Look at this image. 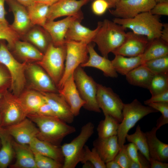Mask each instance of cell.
I'll return each mask as SVG.
<instances>
[{
  "label": "cell",
  "mask_w": 168,
  "mask_h": 168,
  "mask_svg": "<svg viewBox=\"0 0 168 168\" xmlns=\"http://www.w3.org/2000/svg\"><path fill=\"white\" fill-rule=\"evenodd\" d=\"M59 0H34L35 2L42 3L49 6L52 5Z\"/></svg>",
  "instance_id": "11a10c76"
},
{
  "label": "cell",
  "mask_w": 168,
  "mask_h": 168,
  "mask_svg": "<svg viewBox=\"0 0 168 168\" xmlns=\"http://www.w3.org/2000/svg\"><path fill=\"white\" fill-rule=\"evenodd\" d=\"M158 129L153 127L151 130L145 133L150 158L161 161H168V144L159 139L156 133Z\"/></svg>",
  "instance_id": "cb8c5ba5"
},
{
  "label": "cell",
  "mask_w": 168,
  "mask_h": 168,
  "mask_svg": "<svg viewBox=\"0 0 168 168\" xmlns=\"http://www.w3.org/2000/svg\"><path fill=\"white\" fill-rule=\"evenodd\" d=\"M148 42L146 36L129 31L126 33L123 43L112 53L114 55L128 57L140 55L143 53Z\"/></svg>",
  "instance_id": "2e32d148"
},
{
  "label": "cell",
  "mask_w": 168,
  "mask_h": 168,
  "mask_svg": "<svg viewBox=\"0 0 168 168\" xmlns=\"http://www.w3.org/2000/svg\"><path fill=\"white\" fill-rule=\"evenodd\" d=\"M5 1V0H0V26L9 25L5 17L6 14L4 7Z\"/></svg>",
  "instance_id": "f907efd6"
},
{
  "label": "cell",
  "mask_w": 168,
  "mask_h": 168,
  "mask_svg": "<svg viewBox=\"0 0 168 168\" xmlns=\"http://www.w3.org/2000/svg\"><path fill=\"white\" fill-rule=\"evenodd\" d=\"M90 0V1H91V0Z\"/></svg>",
  "instance_id": "6125c7cd"
},
{
  "label": "cell",
  "mask_w": 168,
  "mask_h": 168,
  "mask_svg": "<svg viewBox=\"0 0 168 168\" xmlns=\"http://www.w3.org/2000/svg\"><path fill=\"white\" fill-rule=\"evenodd\" d=\"M35 113L44 116L57 117L50 105L46 101L40 105Z\"/></svg>",
  "instance_id": "681fc988"
},
{
  "label": "cell",
  "mask_w": 168,
  "mask_h": 168,
  "mask_svg": "<svg viewBox=\"0 0 168 168\" xmlns=\"http://www.w3.org/2000/svg\"><path fill=\"white\" fill-rule=\"evenodd\" d=\"M160 16L153 15L150 12L141 13L129 19L115 18L113 21L133 33L146 36L148 41L160 38L163 24Z\"/></svg>",
  "instance_id": "7a4b0ae2"
},
{
  "label": "cell",
  "mask_w": 168,
  "mask_h": 168,
  "mask_svg": "<svg viewBox=\"0 0 168 168\" xmlns=\"http://www.w3.org/2000/svg\"><path fill=\"white\" fill-rule=\"evenodd\" d=\"M158 102H168V90L152 96L149 99L144 101V104L147 105L151 103Z\"/></svg>",
  "instance_id": "c3c4849f"
},
{
  "label": "cell",
  "mask_w": 168,
  "mask_h": 168,
  "mask_svg": "<svg viewBox=\"0 0 168 168\" xmlns=\"http://www.w3.org/2000/svg\"><path fill=\"white\" fill-rule=\"evenodd\" d=\"M93 145L105 163L114 159L120 150L117 135L98 138L93 142Z\"/></svg>",
  "instance_id": "603a6c76"
},
{
  "label": "cell",
  "mask_w": 168,
  "mask_h": 168,
  "mask_svg": "<svg viewBox=\"0 0 168 168\" xmlns=\"http://www.w3.org/2000/svg\"><path fill=\"white\" fill-rule=\"evenodd\" d=\"M27 117L37 126L39 131L38 138L58 146L65 137L76 130L74 127L57 117L36 113L28 115Z\"/></svg>",
  "instance_id": "6da1fadb"
},
{
  "label": "cell",
  "mask_w": 168,
  "mask_h": 168,
  "mask_svg": "<svg viewBox=\"0 0 168 168\" xmlns=\"http://www.w3.org/2000/svg\"><path fill=\"white\" fill-rule=\"evenodd\" d=\"M81 19L74 21L70 24L65 36V40L82 42L88 44L93 41L100 26L101 21L98 22L97 27L91 30L81 24Z\"/></svg>",
  "instance_id": "7402d4cb"
},
{
  "label": "cell",
  "mask_w": 168,
  "mask_h": 168,
  "mask_svg": "<svg viewBox=\"0 0 168 168\" xmlns=\"http://www.w3.org/2000/svg\"><path fill=\"white\" fill-rule=\"evenodd\" d=\"M83 18V16H68L57 21H47L43 28L49 35L53 44L61 46L65 44V36L71 23L76 19Z\"/></svg>",
  "instance_id": "e0dca14e"
},
{
  "label": "cell",
  "mask_w": 168,
  "mask_h": 168,
  "mask_svg": "<svg viewBox=\"0 0 168 168\" xmlns=\"http://www.w3.org/2000/svg\"><path fill=\"white\" fill-rule=\"evenodd\" d=\"M109 8L110 5L106 0H94L91 5L93 12L98 16L103 15Z\"/></svg>",
  "instance_id": "ee69618b"
},
{
  "label": "cell",
  "mask_w": 168,
  "mask_h": 168,
  "mask_svg": "<svg viewBox=\"0 0 168 168\" xmlns=\"http://www.w3.org/2000/svg\"><path fill=\"white\" fill-rule=\"evenodd\" d=\"M120 165L121 168H129L131 160L127 150V144L124 145L120 149L114 159Z\"/></svg>",
  "instance_id": "7bdbcfd3"
},
{
  "label": "cell",
  "mask_w": 168,
  "mask_h": 168,
  "mask_svg": "<svg viewBox=\"0 0 168 168\" xmlns=\"http://www.w3.org/2000/svg\"><path fill=\"white\" fill-rule=\"evenodd\" d=\"M127 150L131 160L138 163L142 168L139 161V152L136 146L133 143L130 142L127 144Z\"/></svg>",
  "instance_id": "7dc6e473"
},
{
  "label": "cell",
  "mask_w": 168,
  "mask_h": 168,
  "mask_svg": "<svg viewBox=\"0 0 168 168\" xmlns=\"http://www.w3.org/2000/svg\"><path fill=\"white\" fill-rule=\"evenodd\" d=\"M27 37L28 40L44 52L52 43L51 38L47 32L39 29L31 30L28 32Z\"/></svg>",
  "instance_id": "d590c367"
},
{
  "label": "cell",
  "mask_w": 168,
  "mask_h": 168,
  "mask_svg": "<svg viewBox=\"0 0 168 168\" xmlns=\"http://www.w3.org/2000/svg\"><path fill=\"white\" fill-rule=\"evenodd\" d=\"M168 55V43L160 38L155 39L149 41L142 55L143 63L147 61Z\"/></svg>",
  "instance_id": "1f68e13d"
},
{
  "label": "cell",
  "mask_w": 168,
  "mask_h": 168,
  "mask_svg": "<svg viewBox=\"0 0 168 168\" xmlns=\"http://www.w3.org/2000/svg\"><path fill=\"white\" fill-rule=\"evenodd\" d=\"M16 160L10 167L12 168H37L33 151L28 145L13 141Z\"/></svg>",
  "instance_id": "484cf974"
},
{
  "label": "cell",
  "mask_w": 168,
  "mask_h": 168,
  "mask_svg": "<svg viewBox=\"0 0 168 168\" xmlns=\"http://www.w3.org/2000/svg\"><path fill=\"white\" fill-rule=\"evenodd\" d=\"M147 105L160 112L162 114L156 121V127L158 129L163 125L168 123V102L151 103Z\"/></svg>",
  "instance_id": "60d3db41"
},
{
  "label": "cell",
  "mask_w": 168,
  "mask_h": 168,
  "mask_svg": "<svg viewBox=\"0 0 168 168\" xmlns=\"http://www.w3.org/2000/svg\"><path fill=\"white\" fill-rule=\"evenodd\" d=\"M95 44L91 43L87 44L89 58L87 61L80 66L82 67H91L102 71L106 77L116 78L117 72L114 68L111 61L108 58L99 55L94 49Z\"/></svg>",
  "instance_id": "44dd1931"
},
{
  "label": "cell",
  "mask_w": 168,
  "mask_h": 168,
  "mask_svg": "<svg viewBox=\"0 0 168 168\" xmlns=\"http://www.w3.org/2000/svg\"><path fill=\"white\" fill-rule=\"evenodd\" d=\"M12 137L5 129L0 127V168H6L12 159L14 149Z\"/></svg>",
  "instance_id": "f1b7e54d"
},
{
  "label": "cell",
  "mask_w": 168,
  "mask_h": 168,
  "mask_svg": "<svg viewBox=\"0 0 168 168\" xmlns=\"http://www.w3.org/2000/svg\"><path fill=\"white\" fill-rule=\"evenodd\" d=\"M149 162L151 168H168V163L150 158Z\"/></svg>",
  "instance_id": "816d5d0a"
},
{
  "label": "cell",
  "mask_w": 168,
  "mask_h": 168,
  "mask_svg": "<svg viewBox=\"0 0 168 168\" xmlns=\"http://www.w3.org/2000/svg\"><path fill=\"white\" fill-rule=\"evenodd\" d=\"M160 38L165 42L168 43V24H163Z\"/></svg>",
  "instance_id": "f5cc1de1"
},
{
  "label": "cell",
  "mask_w": 168,
  "mask_h": 168,
  "mask_svg": "<svg viewBox=\"0 0 168 168\" xmlns=\"http://www.w3.org/2000/svg\"><path fill=\"white\" fill-rule=\"evenodd\" d=\"M66 54L65 44L57 46L51 43L42 59L37 62L49 75L57 87L64 73Z\"/></svg>",
  "instance_id": "52a82bcc"
},
{
  "label": "cell",
  "mask_w": 168,
  "mask_h": 168,
  "mask_svg": "<svg viewBox=\"0 0 168 168\" xmlns=\"http://www.w3.org/2000/svg\"><path fill=\"white\" fill-rule=\"evenodd\" d=\"M156 3L155 0H120L115 9L110 12L116 18H131L141 13L149 12Z\"/></svg>",
  "instance_id": "7c38bea8"
},
{
  "label": "cell",
  "mask_w": 168,
  "mask_h": 168,
  "mask_svg": "<svg viewBox=\"0 0 168 168\" xmlns=\"http://www.w3.org/2000/svg\"><path fill=\"white\" fill-rule=\"evenodd\" d=\"M66 57L64 73L57 87H62L65 81L75 69L88 59L87 44L86 43L71 40L65 41Z\"/></svg>",
  "instance_id": "30bf717a"
},
{
  "label": "cell",
  "mask_w": 168,
  "mask_h": 168,
  "mask_svg": "<svg viewBox=\"0 0 168 168\" xmlns=\"http://www.w3.org/2000/svg\"><path fill=\"white\" fill-rule=\"evenodd\" d=\"M16 54L25 62L40 61L44 54L30 43L19 40L15 43L13 49Z\"/></svg>",
  "instance_id": "f546056e"
},
{
  "label": "cell",
  "mask_w": 168,
  "mask_h": 168,
  "mask_svg": "<svg viewBox=\"0 0 168 168\" xmlns=\"http://www.w3.org/2000/svg\"><path fill=\"white\" fill-rule=\"evenodd\" d=\"M157 112L149 106L143 105L137 99L130 103L124 104L123 119L119 123L117 135L120 149L124 145L128 131L138 121L149 114Z\"/></svg>",
  "instance_id": "277c9868"
},
{
  "label": "cell",
  "mask_w": 168,
  "mask_h": 168,
  "mask_svg": "<svg viewBox=\"0 0 168 168\" xmlns=\"http://www.w3.org/2000/svg\"><path fill=\"white\" fill-rule=\"evenodd\" d=\"M153 15L168 16V2L156 3L149 11Z\"/></svg>",
  "instance_id": "bcb514c9"
},
{
  "label": "cell",
  "mask_w": 168,
  "mask_h": 168,
  "mask_svg": "<svg viewBox=\"0 0 168 168\" xmlns=\"http://www.w3.org/2000/svg\"><path fill=\"white\" fill-rule=\"evenodd\" d=\"M126 139L128 142L134 143L140 152L149 161L150 157L145 133L141 130L139 125L137 126L134 133L127 134Z\"/></svg>",
  "instance_id": "e575fe53"
},
{
  "label": "cell",
  "mask_w": 168,
  "mask_h": 168,
  "mask_svg": "<svg viewBox=\"0 0 168 168\" xmlns=\"http://www.w3.org/2000/svg\"><path fill=\"white\" fill-rule=\"evenodd\" d=\"M26 72L31 85L39 92L58 93V89L51 77L37 63H26Z\"/></svg>",
  "instance_id": "4fadbf2b"
},
{
  "label": "cell",
  "mask_w": 168,
  "mask_h": 168,
  "mask_svg": "<svg viewBox=\"0 0 168 168\" xmlns=\"http://www.w3.org/2000/svg\"><path fill=\"white\" fill-rule=\"evenodd\" d=\"M73 76L80 96L85 102L83 107L89 111L100 112L96 100L97 83L80 66L74 70Z\"/></svg>",
  "instance_id": "ba28073f"
},
{
  "label": "cell",
  "mask_w": 168,
  "mask_h": 168,
  "mask_svg": "<svg viewBox=\"0 0 168 168\" xmlns=\"http://www.w3.org/2000/svg\"><path fill=\"white\" fill-rule=\"evenodd\" d=\"M58 93L65 99L70 106L74 116L79 114L81 108L85 103L82 99L74 82L73 73L65 82Z\"/></svg>",
  "instance_id": "d6986e66"
},
{
  "label": "cell",
  "mask_w": 168,
  "mask_h": 168,
  "mask_svg": "<svg viewBox=\"0 0 168 168\" xmlns=\"http://www.w3.org/2000/svg\"><path fill=\"white\" fill-rule=\"evenodd\" d=\"M126 30L113 21L105 19L100 22L99 28L93 41L97 45L102 56L108 58V54L119 47L124 41Z\"/></svg>",
  "instance_id": "3957f363"
},
{
  "label": "cell",
  "mask_w": 168,
  "mask_h": 168,
  "mask_svg": "<svg viewBox=\"0 0 168 168\" xmlns=\"http://www.w3.org/2000/svg\"><path fill=\"white\" fill-rule=\"evenodd\" d=\"M4 128L17 142L29 145L33 139L38 138L39 130L27 117L21 121Z\"/></svg>",
  "instance_id": "9a60e30c"
},
{
  "label": "cell",
  "mask_w": 168,
  "mask_h": 168,
  "mask_svg": "<svg viewBox=\"0 0 168 168\" xmlns=\"http://www.w3.org/2000/svg\"><path fill=\"white\" fill-rule=\"evenodd\" d=\"M49 7L42 3L35 2L27 7V10L32 25L44 27L47 21Z\"/></svg>",
  "instance_id": "d6a6232c"
},
{
  "label": "cell",
  "mask_w": 168,
  "mask_h": 168,
  "mask_svg": "<svg viewBox=\"0 0 168 168\" xmlns=\"http://www.w3.org/2000/svg\"><path fill=\"white\" fill-rule=\"evenodd\" d=\"M94 125L91 122L84 125L78 135L61 147L64 157L63 168H74L80 162L86 143L94 132Z\"/></svg>",
  "instance_id": "8992f818"
},
{
  "label": "cell",
  "mask_w": 168,
  "mask_h": 168,
  "mask_svg": "<svg viewBox=\"0 0 168 168\" xmlns=\"http://www.w3.org/2000/svg\"><path fill=\"white\" fill-rule=\"evenodd\" d=\"M115 55L111 61L112 65L116 71L122 75H126L143 63L142 55L128 58L120 55Z\"/></svg>",
  "instance_id": "4dcf8cb0"
},
{
  "label": "cell",
  "mask_w": 168,
  "mask_h": 168,
  "mask_svg": "<svg viewBox=\"0 0 168 168\" xmlns=\"http://www.w3.org/2000/svg\"><path fill=\"white\" fill-rule=\"evenodd\" d=\"M20 37V35L10 25L0 26V40H4L7 41V46L9 49H13Z\"/></svg>",
  "instance_id": "ab89813d"
},
{
  "label": "cell",
  "mask_w": 168,
  "mask_h": 168,
  "mask_svg": "<svg viewBox=\"0 0 168 168\" xmlns=\"http://www.w3.org/2000/svg\"><path fill=\"white\" fill-rule=\"evenodd\" d=\"M105 116V119L100 122L97 128L98 138H105L117 135L120 123L110 116Z\"/></svg>",
  "instance_id": "836d02e7"
},
{
  "label": "cell",
  "mask_w": 168,
  "mask_h": 168,
  "mask_svg": "<svg viewBox=\"0 0 168 168\" xmlns=\"http://www.w3.org/2000/svg\"><path fill=\"white\" fill-rule=\"evenodd\" d=\"M6 1L14 16L13 22L10 26L20 36L24 35L32 25L26 7L15 0Z\"/></svg>",
  "instance_id": "ffe728a7"
},
{
  "label": "cell",
  "mask_w": 168,
  "mask_h": 168,
  "mask_svg": "<svg viewBox=\"0 0 168 168\" xmlns=\"http://www.w3.org/2000/svg\"><path fill=\"white\" fill-rule=\"evenodd\" d=\"M0 63L8 70L11 77L10 89L18 96L23 91L26 82L25 72L26 63L18 61L3 41H0Z\"/></svg>",
  "instance_id": "5b68a950"
},
{
  "label": "cell",
  "mask_w": 168,
  "mask_h": 168,
  "mask_svg": "<svg viewBox=\"0 0 168 168\" xmlns=\"http://www.w3.org/2000/svg\"><path fill=\"white\" fill-rule=\"evenodd\" d=\"M89 0H59L49 7L47 21L63 16H83L81 8Z\"/></svg>",
  "instance_id": "5bb4252c"
},
{
  "label": "cell",
  "mask_w": 168,
  "mask_h": 168,
  "mask_svg": "<svg viewBox=\"0 0 168 168\" xmlns=\"http://www.w3.org/2000/svg\"><path fill=\"white\" fill-rule=\"evenodd\" d=\"M33 153L37 168H63V164L53 159L35 152Z\"/></svg>",
  "instance_id": "b9f144b4"
},
{
  "label": "cell",
  "mask_w": 168,
  "mask_h": 168,
  "mask_svg": "<svg viewBox=\"0 0 168 168\" xmlns=\"http://www.w3.org/2000/svg\"><path fill=\"white\" fill-rule=\"evenodd\" d=\"M109 3L110 8H114L116 4L120 0H106Z\"/></svg>",
  "instance_id": "6f0895ef"
},
{
  "label": "cell",
  "mask_w": 168,
  "mask_h": 168,
  "mask_svg": "<svg viewBox=\"0 0 168 168\" xmlns=\"http://www.w3.org/2000/svg\"><path fill=\"white\" fill-rule=\"evenodd\" d=\"M154 75L147 67L142 64L125 76L127 80L130 84L148 89Z\"/></svg>",
  "instance_id": "83f0119b"
},
{
  "label": "cell",
  "mask_w": 168,
  "mask_h": 168,
  "mask_svg": "<svg viewBox=\"0 0 168 168\" xmlns=\"http://www.w3.org/2000/svg\"><path fill=\"white\" fill-rule=\"evenodd\" d=\"M18 97L27 116L36 113L40 105L46 101L41 92L33 90L23 91Z\"/></svg>",
  "instance_id": "4316f807"
},
{
  "label": "cell",
  "mask_w": 168,
  "mask_h": 168,
  "mask_svg": "<svg viewBox=\"0 0 168 168\" xmlns=\"http://www.w3.org/2000/svg\"><path fill=\"white\" fill-rule=\"evenodd\" d=\"M142 64L147 67L154 74L168 75V55L147 61Z\"/></svg>",
  "instance_id": "8d00e7d4"
},
{
  "label": "cell",
  "mask_w": 168,
  "mask_h": 168,
  "mask_svg": "<svg viewBox=\"0 0 168 168\" xmlns=\"http://www.w3.org/2000/svg\"><path fill=\"white\" fill-rule=\"evenodd\" d=\"M41 92L57 117L68 124L73 121L75 116L70 106L61 95L56 92Z\"/></svg>",
  "instance_id": "ac0fdd59"
},
{
  "label": "cell",
  "mask_w": 168,
  "mask_h": 168,
  "mask_svg": "<svg viewBox=\"0 0 168 168\" xmlns=\"http://www.w3.org/2000/svg\"><path fill=\"white\" fill-rule=\"evenodd\" d=\"M86 161L91 162L94 168H106L105 163L101 158L95 147L90 150L85 145L80 162L83 164Z\"/></svg>",
  "instance_id": "f35d334b"
},
{
  "label": "cell",
  "mask_w": 168,
  "mask_h": 168,
  "mask_svg": "<svg viewBox=\"0 0 168 168\" xmlns=\"http://www.w3.org/2000/svg\"><path fill=\"white\" fill-rule=\"evenodd\" d=\"M6 89H7V88L5 87V88H3L0 89V99L3 92ZM1 118H0V127H1Z\"/></svg>",
  "instance_id": "91938a15"
},
{
  "label": "cell",
  "mask_w": 168,
  "mask_h": 168,
  "mask_svg": "<svg viewBox=\"0 0 168 168\" xmlns=\"http://www.w3.org/2000/svg\"><path fill=\"white\" fill-rule=\"evenodd\" d=\"M156 3L161 2H168V0H155Z\"/></svg>",
  "instance_id": "94428289"
},
{
  "label": "cell",
  "mask_w": 168,
  "mask_h": 168,
  "mask_svg": "<svg viewBox=\"0 0 168 168\" xmlns=\"http://www.w3.org/2000/svg\"><path fill=\"white\" fill-rule=\"evenodd\" d=\"M148 89L152 96L164 92L168 90V75L154 74Z\"/></svg>",
  "instance_id": "74e56055"
},
{
  "label": "cell",
  "mask_w": 168,
  "mask_h": 168,
  "mask_svg": "<svg viewBox=\"0 0 168 168\" xmlns=\"http://www.w3.org/2000/svg\"><path fill=\"white\" fill-rule=\"evenodd\" d=\"M29 145L33 152L50 157L63 165L64 157L61 147L37 137L34 138Z\"/></svg>",
  "instance_id": "d4e9b609"
},
{
  "label": "cell",
  "mask_w": 168,
  "mask_h": 168,
  "mask_svg": "<svg viewBox=\"0 0 168 168\" xmlns=\"http://www.w3.org/2000/svg\"><path fill=\"white\" fill-rule=\"evenodd\" d=\"M82 167L83 168H94L93 165L89 161H86L83 163Z\"/></svg>",
  "instance_id": "680465c9"
},
{
  "label": "cell",
  "mask_w": 168,
  "mask_h": 168,
  "mask_svg": "<svg viewBox=\"0 0 168 168\" xmlns=\"http://www.w3.org/2000/svg\"><path fill=\"white\" fill-rule=\"evenodd\" d=\"M1 127L6 128L27 117L18 97L6 89L0 99Z\"/></svg>",
  "instance_id": "9c48e42d"
},
{
  "label": "cell",
  "mask_w": 168,
  "mask_h": 168,
  "mask_svg": "<svg viewBox=\"0 0 168 168\" xmlns=\"http://www.w3.org/2000/svg\"><path fill=\"white\" fill-rule=\"evenodd\" d=\"M106 168H121L120 165L113 159L105 163Z\"/></svg>",
  "instance_id": "db71d44e"
},
{
  "label": "cell",
  "mask_w": 168,
  "mask_h": 168,
  "mask_svg": "<svg viewBox=\"0 0 168 168\" xmlns=\"http://www.w3.org/2000/svg\"><path fill=\"white\" fill-rule=\"evenodd\" d=\"M97 86L96 100L99 108L104 115L110 116L120 123L123 119L124 103L111 88L98 83Z\"/></svg>",
  "instance_id": "8fae6325"
},
{
  "label": "cell",
  "mask_w": 168,
  "mask_h": 168,
  "mask_svg": "<svg viewBox=\"0 0 168 168\" xmlns=\"http://www.w3.org/2000/svg\"><path fill=\"white\" fill-rule=\"evenodd\" d=\"M8 0H5L6 1ZM26 7H27L33 4L34 0H15Z\"/></svg>",
  "instance_id": "9f6ffc18"
},
{
  "label": "cell",
  "mask_w": 168,
  "mask_h": 168,
  "mask_svg": "<svg viewBox=\"0 0 168 168\" xmlns=\"http://www.w3.org/2000/svg\"><path fill=\"white\" fill-rule=\"evenodd\" d=\"M11 77L6 67L0 63V89L10 86Z\"/></svg>",
  "instance_id": "f6af8a7d"
}]
</instances>
